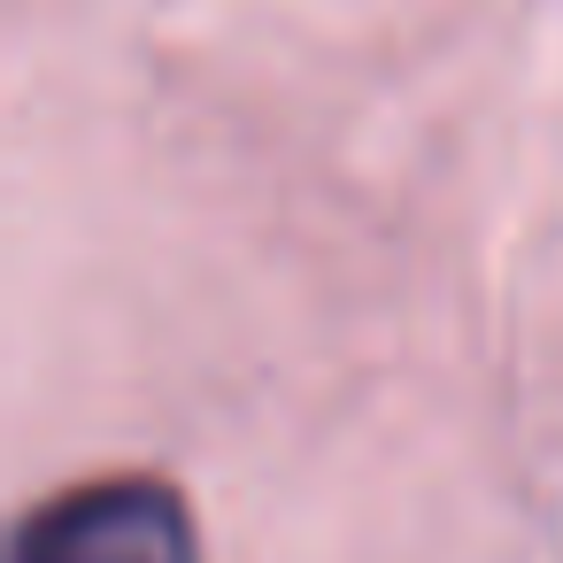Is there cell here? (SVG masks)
<instances>
[{"label": "cell", "instance_id": "cell-1", "mask_svg": "<svg viewBox=\"0 0 563 563\" xmlns=\"http://www.w3.org/2000/svg\"><path fill=\"white\" fill-rule=\"evenodd\" d=\"M9 563H201V525L163 471H109L32 501Z\"/></svg>", "mask_w": 563, "mask_h": 563}]
</instances>
